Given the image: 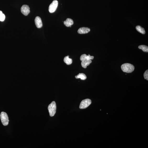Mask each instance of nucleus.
<instances>
[{
    "mask_svg": "<svg viewBox=\"0 0 148 148\" xmlns=\"http://www.w3.org/2000/svg\"><path fill=\"white\" fill-rule=\"evenodd\" d=\"M92 62V61L91 60H85L82 61L81 62L82 66L84 68H86L87 66H88Z\"/></svg>",
    "mask_w": 148,
    "mask_h": 148,
    "instance_id": "9b49d317",
    "label": "nucleus"
},
{
    "mask_svg": "<svg viewBox=\"0 0 148 148\" xmlns=\"http://www.w3.org/2000/svg\"><path fill=\"white\" fill-rule=\"evenodd\" d=\"M75 78L77 79L80 78L82 80H85L87 78V76L83 73H79L77 76H75Z\"/></svg>",
    "mask_w": 148,
    "mask_h": 148,
    "instance_id": "ddd939ff",
    "label": "nucleus"
},
{
    "mask_svg": "<svg viewBox=\"0 0 148 148\" xmlns=\"http://www.w3.org/2000/svg\"><path fill=\"white\" fill-rule=\"evenodd\" d=\"M136 29L138 32L143 34H145V31L144 28L142 27L141 26H137Z\"/></svg>",
    "mask_w": 148,
    "mask_h": 148,
    "instance_id": "4468645a",
    "label": "nucleus"
},
{
    "mask_svg": "<svg viewBox=\"0 0 148 148\" xmlns=\"http://www.w3.org/2000/svg\"><path fill=\"white\" fill-rule=\"evenodd\" d=\"M0 119L2 123L5 126H7L9 124V120L8 115L5 112H2L0 114Z\"/></svg>",
    "mask_w": 148,
    "mask_h": 148,
    "instance_id": "7ed1b4c3",
    "label": "nucleus"
},
{
    "mask_svg": "<svg viewBox=\"0 0 148 148\" xmlns=\"http://www.w3.org/2000/svg\"><path fill=\"white\" fill-rule=\"evenodd\" d=\"M21 12L24 15L27 16L30 12V8L27 5H24L22 7Z\"/></svg>",
    "mask_w": 148,
    "mask_h": 148,
    "instance_id": "423d86ee",
    "label": "nucleus"
},
{
    "mask_svg": "<svg viewBox=\"0 0 148 148\" xmlns=\"http://www.w3.org/2000/svg\"><path fill=\"white\" fill-rule=\"evenodd\" d=\"M35 23L36 27L40 28L42 27L43 24L41 18L38 16H37L35 18Z\"/></svg>",
    "mask_w": 148,
    "mask_h": 148,
    "instance_id": "0eeeda50",
    "label": "nucleus"
},
{
    "mask_svg": "<svg viewBox=\"0 0 148 148\" xmlns=\"http://www.w3.org/2000/svg\"><path fill=\"white\" fill-rule=\"evenodd\" d=\"M138 47L139 49H142L144 52H148V47L147 46L145 45H141L138 46Z\"/></svg>",
    "mask_w": 148,
    "mask_h": 148,
    "instance_id": "2eb2a0df",
    "label": "nucleus"
},
{
    "mask_svg": "<svg viewBox=\"0 0 148 148\" xmlns=\"http://www.w3.org/2000/svg\"><path fill=\"white\" fill-rule=\"evenodd\" d=\"M90 31V29L89 28L86 27H82L80 28L78 31V33L80 34L87 33L89 32Z\"/></svg>",
    "mask_w": 148,
    "mask_h": 148,
    "instance_id": "6e6552de",
    "label": "nucleus"
},
{
    "mask_svg": "<svg viewBox=\"0 0 148 148\" xmlns=\"http://www.w3.org/2000/svg\"><path fill=\"white\" fill-rule=\"evenodd\" d=\"M121 68L123 72L127 73H132L134 70V65L128 63H125L122 65Z\"/></svg>",
    "mask_w": 148,
    "mask_h": 148,
    "instance_id": "f257e3e1",
    "label": "nucleus"
},
{
    "mask_svg": "<svg viewBox=\"0 0 148 148\" xmlns=\"http://www.w3.org/2000/svg\"><path fill=\"white\" fill-rule=\"evenodd\" d=\"M64 24L67 27H71L74 24L73 21L70 18H67L66 20L64 22Z\"/></svg>",
    "mask_w": 148,
    "mask_h": 148,
    "instance_id": "9d476101",
    "label": "nucleus"
},
{
    "mask_svg": "<svg viewBox=\"0 0 148 148\" xmlns=\"http://www.w3.org/2000/svg\"><path fill=\"white\" fill-rule=\"evenodd\" d=\"M94 58V57L91 56L89 54L87 55L86 54H83L80 56V60L81 61L85 60H93Z\"/></svg>",
    "mask_w": 148,
    "mask_h": 148,
    "instance_id": "1a4fd4ad",
    "label": "nucleus"
},
{
    "mask_svg": "<svg viewBox=\"0 0 148 148\" xmlns=\"http://www.w3.org/2000/svg\"><path fill=\"white\" fill-rule=\"evenodd\" d=\"M48 109L50 116L53 117L55 115L56 110V105L55 101L52 102L49 105Z\"/></svg>",
    "mask_w": 148,
    "mask_h": 148,
    "instance_id": "f03ea898",
    "label": "nucleus"
},
{
    "mask_svg": "<svg viewBox=\"0 0 148 148\" xmlns=\"http://www.w3.org/2000/svg\"><path fill=\"white\" fill-rule=\"evenodd\" d=\"M144 77L145 79L148 80V70L146 71L144 73Z\"/></svg>",
    "mask_w": 148,
    "mask_h": 148,
    "instance_id": "f3484780",
    "label": "nucleus"
},
{
    "mask_svg": "<svg viewBox=\"0 0 148 148\" xmlns=\"http://www.w3.org/2000/svg\"><path fill=\"white\" fill-rule=\"evenodd\" d=\"M64 61L68 65H71L72 62V60L69 58V56H66L64 58Z\"/></svg>",
    "mask_w": 148,
    "mask_h": 148,
    "instance_id": "f8f14e48",
    "label": "nucleus"
},
{
    "mask_svg": "<svg viewBox=\"0 0 148 148\" xmlns=\"http://www.w3.org/2000/svg\"><path fill=\"white\" fill-rule=\"evenodd\" d=\"M5 18V15L3 13L2 11H0V21H4Z\"/></svg>",
    "mask_w": 148,
    "mask_h": 148,
    "instance_id": "dca6fc26",
    "label": "nucleus"
},
{
    "mask_svg": "<svg viewBox=\"0 0 148 148\" xmlns=\"http://www.w3.org/2000/svg\"><path fill=\"white\" fill-rule=\"evenodd\" d=\"M58 5V2L57 0H55L53 1L49 5V12L50 13L55 12L57 8Z\"/></svg>",
    "mask_w": 148,
    "mask_h": 148,
    "instance_id": "39448f33",
    "label": "nucleus"
},
{
    "mask_svg": "<svg viewBox=\"0 0 148 148\" xmlns=\"http://www.w3.org/2000/svg\"><path fill=\"white\" fill-rule=\"evenodd\" d=\"M91 104V101L89 99L83 100L80 103L79 108L80 109H84L87 108Z\"/></svg>",
    "mask_w": 148,
    "mask_h": 148,
    "instance_id": "20e7f679",
    "label": "nucleus"
}]
</instances>
